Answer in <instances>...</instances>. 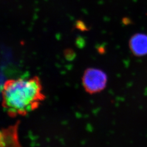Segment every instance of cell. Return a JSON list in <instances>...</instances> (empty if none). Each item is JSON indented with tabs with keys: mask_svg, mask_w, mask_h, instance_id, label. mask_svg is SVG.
Instances as JSON below:
<instances>
[{
	"mask_svg": "<svg viewBox=\"0 0 147 147\" xmlns=\"http://www.w3.org/2000/svg\"><path fill=\"white\" fill-rule=\"evenodd\" d=\"M2 105L11 117L25 116L35 110L45 99L37 76L7 80L2 91Z\"/></svg>",
	"mask_w": 147,
	"mask_h": 147,
	"instance_id": "6da1fadb",
	"label": "cell"
},
{
	"mask_svg": "<svg viewBox=\"0 0 147 147\" xmlns=\"http://www.w3.org/2000/svg\"><path fill=\"white\" fill-rule=\"evenodd\" d=\"M107 82L106 74L99 69H87L82 77L83 87L90 94H96L103 90L106 86Z\"/></svg>",
	"mask_w": 147,
	"mask_h": 147,
	"instance_id": "7a4b0ae2",
	"label": "cell"
},
{
	"mask_svg": "<svg viewBox=\"0 0 147 147\" xmlns=\"http://www.w3.org/2000/svg\"><path fill=\"white\" fill-rule=\"evenodd\" d=\"M130 50L137 56H143L147 54V35L137 33L130 40Z\"/></svg>",
	"mask_w": 147,
	"mask_h": 147,
	"instance_id": "3957f363",
	"label": "cell"
}]
</instances>
